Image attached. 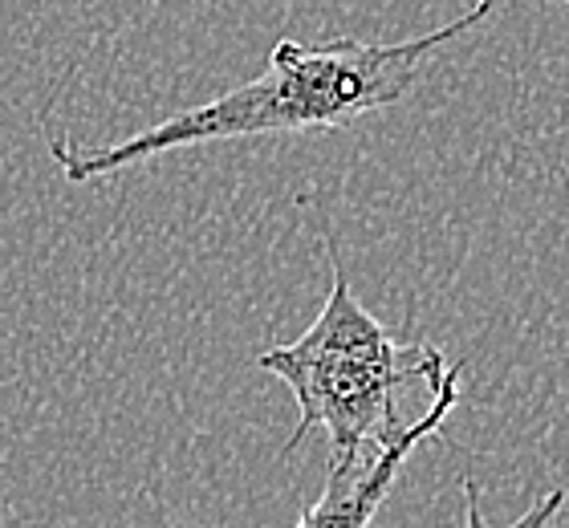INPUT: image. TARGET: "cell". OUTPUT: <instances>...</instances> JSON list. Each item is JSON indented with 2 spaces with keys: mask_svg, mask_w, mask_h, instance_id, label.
I'll use <instances>...</instances> for the list:
<instances>
[{
  "mask_svg": "<svg viewBox=\"0 0 569 528\" xmlns=\"http://www.w3.org/2000/svg\"><path fill=\"white\" fill-rule=\"evenodd\" d=\"M497 0H476L443 29H431L411 41H355V37H326V41H277L261 78L228 90L183 114H171L154 127L139 130L114 147H78L66 135L49 142V155L70 183H98L119 176L127 167L147 163L154 155H171L200 142L261 139V135H293V130H333L358 118L391 110L403 102L436 61L439 49L472 33Z\"/></svg>",
  "mask_w": 569,
  "mask_h": 528,
  "instance_id": "6da1fadb",
  "label": "cell"
},
{
  "mask_svg": "<svg viewBox=\"0 0 569 528\" xmlns=\"http://www.w3.org/2000/svg\"><path fill=\"white\" fill-rule=\"evenodd\" d=\"M566 4H569V0H566Z\"/></svg>",
  "mask_w": 569,
  "mask_h": 528,
  "instance_id": "5b68a950",
  "label": "cell"
},
{
  "mask_svg": "<svg viewBox=\"0 0 569 528\" xmlns=\"http://www.w3.org/2000/svg\"><path fill=\"white\" fill-rule=\"evenodd\" d=\"M460 375L463 366H451L448 375L439 378V387L431 390L427 411L416 422H407L403 431H395L379 451L362 456L350 468H330L326 492L318 496V505H309L301 512L293 528H370L382 500L391 496V488L403 476V464L416 456V447L439 435L448 415L460 407Z\"/></svg>",
  "mask_w": 569,
  "mask_h": 528,
  "instance_id": "3957f363",
  "label": "cell"
},
{
  "mask_svg": "<svg viewBox=\"0 0 569 528\" xmlns=\"http://www.w3.org/2000/svg\"><path fill=\"white\" fill-rule=\"evenodd\" d=\"M460 492H463V528H549L569 500L566 488H553V492L541 496V500H537L529 512H521L512 525H492V520L485 517V505H480V484H476V476H463Z\"/></svg>",
  "mask_w": 569,
  "mask_h": 528,
  "instance_id": "277c9868",
  "label": "cell"
},
{
  "mask_svg": "<svg viewBox=\"0 0 569 528\" xmlns=\"http://www.w3.org/2000/svg\"><path fill=\"white\" fill-rule=\"evenodd\" d=\"M330 265L333 285L313 326L297 341L269 346L257 366L281 378L297 402V427L281 456H293L309 431H326L330 468H350L407 427L399 415L403 390L416 382L436 390L448 370L443 350L399 341L382 329L379 317L355 297L338 252Z\"/></svg>",
  "mask_w": 569,
  "mask_h": 528,
  "instance_id": "7a4b0ae2",
  "label": "cell"
}]
</instances>
